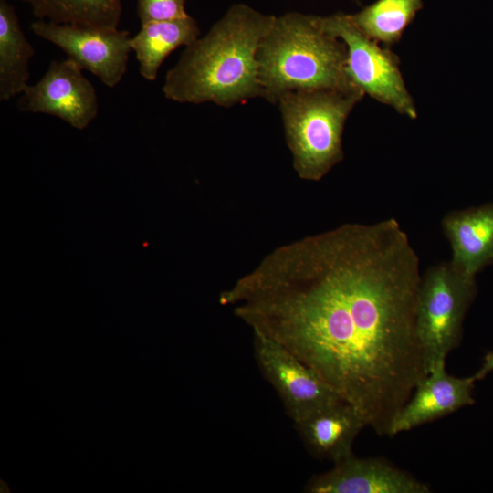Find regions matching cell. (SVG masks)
<instances>
[{"label":"cell","instance_id":"cell-1","mask_svg":"<svg viewBox=\"0 0 493 493\" xmlns=\"http://www.w3.org/2000/svg\"><path fill=\"white\" fill-rule=\"evenodd\" d=\"M419 258L394 218L277 247L219 295L388 435L426 375L416 330Z\"/></svg>","mask_w":493,"mask_h":493},{"label":"cell","instance_id":"cell-2","mask_svg":"<svg viewBox=\"0 0 493 493\" xmlns=\"http://www.w3.org/2000/svg\"><path fill=\"white\" fill-rule=\"evenodd\" d=\"M276 16L245 4L232 5L182 53L163 92L180 103L230 107L261 95L256 55Z\"/></svg>","mask_w":493,"mask_h":493},{"label":"cell","instance_id":"cell-3","mask_svg":"<svg viewBox=\"0 0 493 493\" xmlns=\"http://www.w3.org/2000/svg\"><path fill=\"white\" fill-rule=\"evenodd\" d=\"M256 58L260 96L273 103L291 91L360 89L346 74L345 43L327 32L316 16H276Z\"/></svg>","mask_w":493,"mask_h":493},{"label":"cell","instance_id":"cell-4","mask_svg":"<svg viewBox=\"0 0 493 493\" xmlns=\"http://www.w3.org/2000/svg\"><path fill=\"white\" fill-rule=\"evenodd\" d=\"M363 96L361 89H321L279 98L287 143L299 178L320 181L343 159L344 124Z\"/></svg>","mask_w":493,"mask_h":493},{"label":"cell","instance_id":"cell-5","mask_svg":"<svg viewBox=\"0 0 493 493\" xmlns=\"http://www.w3.org/2000/svg\"><path fill=\"white\" fill-rule=\"evenodd\" d=\"M476 294L475 278L442 262L422 276L416 302V330L426 374L446 363L460 342L462 324Z\"/></svg>","mask_w":493,"mask_h":493},{"label":"cell","instance_id":"cell-6","mask_svg":"<svg viewBox=\"0 0 493 493\" xmlns=\"http://www.w3.org/2000/svg\"><path fill=\"white\" fill-rule=\"evenodd\" d=\"M321 26L347 47L346 74L364 94L411 119L417 118L414 100L401 73L400 59L388 47L368 37L351 19L337 13L319 16Z\"/></svg>","mask_w":493,"mask_h":493},{"label":"cell","instance_id":"cell-7","mask_svg":"<svg viewBox=\"0 0 493 493\" xmlns=\"http://www.w3.org/2000/svg\"><path fill=\"white\" fill-rule=\"evenodd\" d=\"M253 339L257 363L294 423L342 399L313 369L282 345L257 332H253Z\"/></svg>","mask_w":493,"mask_h":493},{"label":"cell","instance_id":"cell-8","mask_svg":"<svg viewBox=\"0 0 493 493\" xmlns=\"http://www.w3.org/2000/svg\"><path fill=\"white\" fill-rule=\"evenodd\" d=\"M31 30L58 47L68 58L110 88L115 87L127 71L131 47V37L126 30L62 25L44 20L33 22Z\"/></svg>","mask_w":493,"mask_h":493},{"label":"cell","instance_id":"cell-9","mask_svg":"<svg viewBox=\"0 0 493 493\" xmlns=\"http://www.w3.org/2000/svg\"><path fill=\"white\" fill-rule=\"evenodd\" d=\"M72 59L54 60L43 77L22 93L18 109L24 112L48 114L73 128L85 129L97 116L96 89Z\"/></svg>","mask_w":493,"mask_h":493},{"label":"cell","instance_id":"cell-10","mask_svg":"<svg viewBox=\"0 0 493 493\" xmlns=\"http://www.w3.org/2000/svg\"><path fill=\"white\" fill-rule=\"evenodd\" d=\"M309 493H429V486L380 457L353 454L310 478Z\"/></svg>","mask_w":493,"mask_h":493},{"label":"cell","instance_id":"cell-11","mask_svg":"<svg viewBox=\"0 0 493 493\" xmlns=\"http://www.w3.org/2000/svg\"><path fill=\"white\" fill-rule=\"evenodd\" d=\"M475 382L473 376L461 378L448 374L446 363L438 365L418 382L392 422L388 435L410 431L472 405Z\"/></svg>","mask_w":493,"mask_h":493},{"label":"cell","instance_id":"cell-12","mask_svg":"<svg viewBox=\"0 0 493 493\" xmlns=\"http://www.w3.org/2000/svg\"><path fill=\"white\" fill-rule=\"evenodd\" d=\"M294 425L311 454L334 464L352 455L355 438L367 426L361 413L342 399Z\"/></svg>","mask_w":493,"mask_h":493},{"label":"cell","instance_id":"cell-13","mask_svg":"<svg viewBox=\"0 0 493 493\" xmlns=\"http://www.w3.org/2000/svg\"><path fill=\"white\" fill-rule=\"evenodd\" d=\"M442 226L452 249L450 261L460 273L475 278L493 263V204L450 212Z\"/></svg>","mask_w":493,"mask_h":493},{"label":"cell","instance_id":"cell-14","mask_svg":"<svg viewBox=\"0 0 493 493\" xmlns=\"http://www.w3.org/2000/svg\"><path fill=\"white\" fill-rule=\"evenodd\" d=\"M199 35L198 25L189 15L142 24L140 31L131 37V50L139 62L141 75L147 80H154L170 53L181 46H190Z\"/></svg>","mask_w":493,"mask_h":493},{"label":"cell","instance_id":"cell-15","mask_svg":"<svg viewBox=\"0 0 493 493\" xmlns=\"http://www.w3.org/2000/svg\"><path fill=\"white\" fill-rule=\"evenodd\" d=\"M35 54L14 6L0 0V100L7 101L28 86L29 61Z\"/></svg>","mask_w":493,"mask_h":493},{"label":"cell","instance_id":"cell-16","mask_svg":"<svg viewBox=\"0 0 493 493\" xmlns=\"http://www.w3.org/2000/svg\"><path fill=\"white\" fill-rule=\"evenodd\" d=\"M37 20L55 24L118 27L122 0H19Z\"/></svg>","mask_w":493,"mask_h":493},{"label":"cell","instance_id":"cell-17","mask_svg":"<svg viewBox=\"0 0 493 493\" xmlns=\"http://www.w3.org/2000/svg\"><path fill=\"white\" fill-rule=\"evenodd\" d=\"M422 8V0H377L350 17L368 37L389 47Z\"/></svg>","mask_w":493,"mask_h":493},{"label":"cell","instance_id":"cell-18","mask_svg":"<svg viewBox=\"0 0 493 493\" xmlns=\"http://www.w3.org/2000/svg\"><path fill=\"white\" fill-rule=\"evenodd\" d=\"M185 2L186 0H137V14L141 25L188 16Z\"/></svg>","mask_w":493,"mask_h":493},{"label":"cell","instance_id":"cell-19","mask_svg":"<svg viewBox=\"0 0 493 493\" xmlns=\"http://www.w3.org/2000/svg\"><path fill=\"white\" fill-rule=\"evenodd\" d=\"M493 372V351L488 352L481 367L477 371V372L472 375L476 381L484 379L488 373Z\"/></svg>","mask_w":493,"mask_h":493},{"label":"cell","instance_id":"cell-20","mask_svg":"<svg viewBox=\"0 0 493 493\" xmlns=\"http://www.w3.org/2000/svg\"><path fill=\"white\" fill-rule=\"evenodd\" d=\"M355 1H361V0H355Z\"/></svg>","mask_w":493,"mask_h":493}]
</instances>
